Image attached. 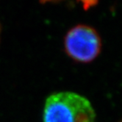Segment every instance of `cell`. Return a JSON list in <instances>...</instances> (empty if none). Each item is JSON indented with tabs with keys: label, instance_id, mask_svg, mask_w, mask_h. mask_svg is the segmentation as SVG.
<instances>
[{
	"label": "cell",
	"instance_id": "6da1fadb",
	"mask_svg": "<svg viewBox=\"0 0 122 122\" xmlns=\"http://www.w3.org/2000/svg\"><path fill=\"white\" fill-rule=\"evenodd\" d=\"M43 122H95L96 112L88 99L74 92H59L46 99Z\"/></svg>",
	"mask_w": 122,
	"mask_h": 122
},
{
	"label": "cell",
	"instance_id": "7a4b0ae2",
	"mask_svg": "<svg viewBox=\"0 0 122 122\" xmlns=\"http://www.w3.org/2000/svg\"><path fill=\"white\" fill-rule=\"evenodd\" d=\"M68 55L81 63H89L100 53L102 42L94 29L86 25H77L68 32L64 41Z\"/></svg>",
	"mask_w": 122,
	"mask_h": 122
},
{
	"label": "cell",
	"instance_id": "3957f363",
	"mask_svg": "<svg viewBox=\"0 0 122 122\" xmlns=\"http://www.w3.org/2000/svg\"><path fill=\"white\" fill-rule=\"evenodd\" d=\"M42 1H45V2H49V1H53V0H42Z\"/></svg>",
	"mask_w": 122,
	"mask_h": 122
}]
</instances>
